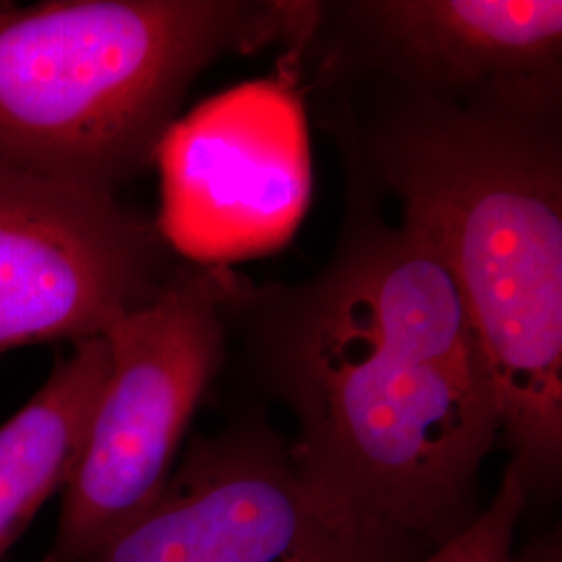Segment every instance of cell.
Masks as SVG:
<instances>
[{"instance_id": "obj_1", "label": "cell", "mask_w": 562, "mask_h": 562, "mask_svg": "<svg viewBox=\"0 0 562 562\" xmlns=\"http://www.w3.org/2000/svg\"><path fill=\"white\" fill-rule=\"evenodd\" d=\"M222 317L294 413L311 473L419 542L461 529L501 422L459 288L413 225L346 181L322 269L299 283L222 269Z\"/></svg>"}, {"instance_id": "obj_2", "label": "cell", "mask_w": 562, "mask_h": 562, "mask_svg": "<svg viewBox=\"0 0 562 562\" xmlns=\"http://www.w3.org/2000/svg\"><path fill=\"white\" fill-rule=\"evenodd\" d=\"M346 181L394 201L459 288L529 494L562 467V109L308 94Z\"/></svg>"}, {"instance_id": "obj_3", "label": "cell", "mask_w": 562, "mask_h": 562, "mask_svg": "<svg viewBox=\"0 0 562 562\" xmlns=\"http://www.w3.org/2000/svg\"><path fill=\"white\" fill-rule=\"evenodd\" d=\"M294 0H63L0 11V162L115 192L190 86L283 42Z\"/></svg>"}, {"instance_id": "obj_4", "label": "cell", "mask_w": 562, "mask_h": 562, "mask_svg": "<svg viewBox=\"0 0 562 562\" xmlns=\"http://www.w3.org/2000/svg\"><path fill=\"white\" fill-rule=\"evenodd\" d=\"M281 44L306 94L562 109L559 0H294Z\"/></svg>"}, {"instance_id": "obj_5", "label": "cell", "mask_w": 562, "mask_h": 562, "mask_svg": "<svg viewBox=\"0 0 562 562\" xmlns=\"http://www.w3.org/2000/svg\"><path fill=\"white\" fill-rule=\"evenodd\" d=\"M431 548L248 422L194 440L157 501L86 562H415Z\"/></svg>"}, {"instance_id": "obj_6", "label": "cell", "mask_w": 562, "mask_h": 562, "mask_svg": "<svg viewBox=\"0 0 562 562\" xmlns=\"http://www.w3.org/2000/svg\"><path fill=\"white\" fill-rule=\"evenodd\" d=\"M222 269H180L155 301L102 334L109 378L41 562L88 561L161 494L225 357Z\"/></svg>"}, {"instance_id": "obj_7", "label": "cell", "mask_w": 562, "mask_h": 562, "mask_svg": "<svg viewBox=\"0 0 562 562\" xmlns=\"http://www.w3.org/2000/svg\"><path fill=\"white\" fill-rule=\"evenodd\" d=\"M115 192L0 162V350L102 336L181 267Z\"/></svg>"}, {"instance_id": "obj_8", "label": "cell", "mask_w": 562, "mask_h": 562, "mask_svg": "<svg viewBox=\"0 0 562 562\" xmlns=\"http://www.w3.org/2000/svg\"><path fill=\"white\" fill-rule=\"evenodd\" d=\"M109 369L104 336L76 341L34 398L0 425V561L74 477Z\"/></svg>"}, {"instance_id": "obj_9", "label": "cell", "mask_w": 562, "mask_h": 562, "mask_svg": "<svg viewBox=\"0 0 562 562\" xmlns=\"http://www.w3.org/2000/svg\"><path fill=\"white\" fill-rule=\"evenodd\" d=\"M527 498L519 471L508 464L490 506L415 562H510L515 525Z\"/></svg>"}, {"instance_id": "obj_10", "label": "cell", "mask_w": 562, "mask_h": 562, "mask_svg": "<svg viewBox=\"0 0 562 562\" xmlns=\"http://www.w3.org/2000/svg\"><path fill=\"white\" fill-rule=\"evenodd\" d=\"M510 562H561V540L559 536H546L529 543L522 552H513Z\"/></svg>"}]
</instances>
